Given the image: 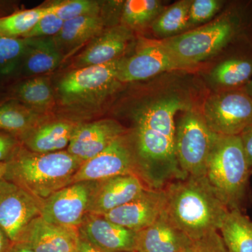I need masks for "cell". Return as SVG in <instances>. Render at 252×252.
<instances>
[{
	"mask_svg": "<svg viewBox=\"0 0 252 252\" xmlns=\"http://www.w3.org/2000/svg\"><path fill=\"white\" fill-rule=\"evenodd\" d=\"M193 107L185 94L174 91L144 99L133 109L132 142L136 157L144 168L164 173L177 167L175 117Z\"/></svg>",
	"mask_w": 252,
	"mask_h": 252,
	"instance_id": "6da1fadb",
	"label": "cell"
},
{
	"mask_svg": "<svg viewBox=\"0 0 252 252\" xmlns=\"http://www.w3.org/2000/svg\"><path fill=\"white\" fill-rule=\"evenodd\" d=\"M159 41L184 69H189L233 46L252 42V10L235 3L204 26Z\"/></svg>",
	"mask_w": 252,
	"mask_h": 252,
	"instance_id": "7a4b0ae2",
	"label": "cell"
},
{
	"mask_svg": "<svg viewBox=\"0 0 252 252\" xmlns=\"http://www.w3.org/2000/svg\"><path fill=\"white\" fill-rule=\"evenodd\" d=\"M164 189V213L193 241L220 229L229 210L205 177L188 176L170 182Z\"/></svg>",
	"mask_w": 252,
	"mask_h": 252,
	"instance_id": "3957f363",
	"label": "cell"
},
{
	"mask_svg": "<svg viewBox=\"0 0 252 252\" xmlns=\"http://www.w3.org/2000/svg\"><path fill=\"white\" fill-rule=\"evenodd\" d=\"M83 162L67 150L38 154L21 145L12 158L6 162L4 179L42 202L72 185L73 177Z\"/></svg>",
	"mask_w": 252,
	"mask_h": 252,
	"instance_id": "277c9868",
	"label": "cell"
},
{
	"mask_svg": "<svg viewBox=\"0 0 252 252\" xmlns=\"http://www.w3.org/2000/svg\"><path fill=\"white\" fill-rule=\"evenodd\" d=\"M251 172L240 136L217 135L205 177L228 210L243 211Z\"/></svg>",
	"mask_w": 252,
	"mask_h": 252,
	"instance_id": "5b68a950",
	"label": "cell"
},
{
	"mask_svg": "<svg viewBox=\"0 0 252 252\" xmlns=\"http://www.w3.org/2000/svg\"><path fill=\"white\" fill-rule=\"evenodd\" d=\"M122 59L100 65L72 69L57 86L60 101L72 109L98 106L117 90Z\"/></svg>",
	"mask_w": 252,
	"mask_h": 252,
	"instance_id": "8992f818",
	"label": "cell"
},
{
	"mask_svg": "<svg viewBox=\"0 0 252 252\" xmlns=\"http://www.w3.org/2000/svg\"><path fill=\"white\" fill-rule=\"evenodd\" d=\"M217 134L212 132L200 111L182 112L176 124L175 152L181 170L190 177H205Z\"/></svg>",
	"mask_w": 252,
	"mask_h": 252,
	"instance_id": "52a82bcc",
	"label": "cell"
},
{
	"mask_svg": "<svg viewBox=\"0 0 252 252\" xmlns=\"http://www.w3.org/2000/svg\"><path fill=\"white\" fill-rule=\"evenodd\" d=\"M201 114L217 135L239 136L252 124V97L243 89L215 92L204 101Z\"/></svg>",
	"mask_w": 252,
	"mask_h": 252,
	"instance_id": "ba28073f",
	"label": "cell"
},
{
	"mask_svg": "<svg viewBox=\"0 0 252 252\" xmlns=\"http://www.w3.org/2000/svg\"><path fill=\"white\" fill-rule=\"evenodd\" d=\"M96 181L80 182L64 187L41 202L40 217L53 224L79 228L88 213Z\"/></svg>",
	"mask_w": 252,
	"mask_h": 252,
	"instance_id": "9c48e42d",
	"label": "cell"
},
{
	"mask_svg": "<svg viewBox=\"0 0 252 252\" xmlns=\"http://www.w3.org/2000/svg\"><path fill=\"white\" fill-rule=\"evenodd\" d=\"M130 174L139 177L133 146L128 137L124 135L101 153L83 162L73 177L72 184Z\"/></svg>",
	"mask_w": 252,
	"mask_h": 252,
	"instance_id": "30bf717a",
	"label": "cell"
},
{
	"mask_svg": "<svg viewBox=\"0 0 252 252\" xmlns=\"http://www.w3.org/2000/svg\"><path fill=\"white\" fill-rule=\"evenodd\" d=\"M41 205L24 189L4 179L0 181V228L13 243L18 241L32 220L40 216Z\"/></svg>",
	"mask_w": 252,
	"mask_h": 252,
	"instance_id": "8fae6325",
	"label": "cell"
},
{
	"mask_svg": "<svg viewBox=\"0 0 252 252\" xmlns=\"http://www.w3.org/2000/svg\"><path fill=\"white\" fill-rule=\"evenodd\" d=\"M184 69L159 40L146 41L130 57L122 60L121 83L146 80L169 71Z\"/></svg>",
	"mask_w": 252,
	"mask_h": 252,
	"instance_id": "7c38bea8",
	"label": "cell"
},
{
	"mask_svg": "<svg viewBox=\"0 0 252 252\" xmlns=\"http://www.w3.org/2000/svg\"><path fill=\"white\" fill-rule=\"evenodd\" d=\"M165 205V189L147 188L137 198L102 217L116 224L139 232L161 216Z\"/></svg>",
	"mask_w": 252,
	"mask_h": 252,
	"instance_id": "4fadbf2b",
	"label": "cell"
},
{
	"mask_svg": "<svg viewBox=\"0 0 252 252\" xmlns=\"http://www.w3.org/2000/svg\"><path fill=\"white\" fill-rule=\"evenodd\" d=\"M126 133L125 128L112 119L79 123L67 151L81 161L85 162L101 153Z\"/></svg>",
	"mask_w": 252,
	"mask_h": 252,
	"instance_id": "5bb4252c",
	"label": "cell"
},
{
	"mask_svg": "<svg viewBox=\"0 0 252 252\" xmlns=\"http://www.w3.org/2000/svg\"><path fill=\"white\" fill-rule=\"evenodd\" d=\"M144 183L140 177L132 174L96 181L88 213L103 216L129 203L147 189Z\"/></svg>",
	"mask_w": 252,
	"mask_h": 252,
	"instance_id": "9a60e30c",
	"label": "cell"
},
{
	"mask_svg": "<svg viewBox=\"0 0 252 252\" xmlns=\"http://www.w3.org/2000/svg\"><path fill=\"white\" fill-rule=\"evenodd\" d=\"M79 236L104 252H135L137 232L116 224L102 216L87 213Z\"/></svg>",
	"mask_w": 252,
	"mask_h": 252,
	"instance_id": "2e32d148",
	"label": "cell"
},
{
	"mask_svg": "<svg viewBox=\"0 0 252 252\" xmlns=\"http://www.w3.org/2000/svg\"><path fill=\"white\" fill-rule=\"evenodd\" d=\"M208 74L215 92L243 89L252 80V42L230 48Z\"/></svg>",
	"mask_w": 252,
	"mask_h": 252,
	"instance_id": "e0dca14e",
	"label": "cell"
},
{
	"mask_svg": "<svg viewBox=\"0 0 252 252\" xmlns=\"http://www.w3.org/2000/svg\"><path fill=\"white\" fill-rule=\"evenodd\" d=\"M133 36V31L122 24L104 30L75 58L73 69L100 65L122 59Z\"/></svg>",
	"mask_w": 252,
	"mask_h": 252,
	"instance_id": "ac0fdd59",
	"label": "cell"
},
{
	"mask_svg": "<svg viewBox=\"0 0 252 252\" xmlns=\"http://www.w3.org/2000/svg\"><path fill=\"white\" fill-rule=\"evenodd\" d=\"M79 238L77 228L53 224L39 216L26 227L18 241L35 252H72L78 248Z\"/></svg>",
	"mask_w": 252,
	"mask_h": 252,
	"instance_id": "d6986e66",
	"label": "cell"
},
{
	"mask_svg": "<svg viewBox=\"0 0 252 252\" xmlns=\"http://www.w3.org/2000/svg\"><path fill=\"white\" fill-rule=\"evenodd\" d=\"M193 243L163 212L154 223L137 232L135 252H184L190 250Z\"/></svg>",
	"mask_w": 252,
	"mask_h": 252,
	"instance_id": "ffe728a7",
	"label": "cell"
},
{
	"mask_svg": "<svg viewBox=\"0 0 252 252\" xmlns=\"http://www.w3.org/2000/svg\"><path fill=\"white\" fill-rule=\"evenodd\" d=\"M78 124L67 119L50 120L18 138L23 147L34 153L61 152L67 149Z\"/></svg>",
	"mask_w": 252,
	"mask_h": 252,
	"instance_id": "44dd1931",
	"label": "cell"
},
{
	"mask_svg": "<svg viewBox=\"0 0 252 252\" xmlns=\"http://www.w3.org/2000/svg\"><path fill=\"white\" fill-rule=\"evenodd\" d=\"M104 30V21L100 14L82 16L64 21L62 29L53 37L63 59Z\"/></svg>",
	"mask_w": 252,
	"mask_h": 252,
	"instance_id": "7402d4cb",
	"label": "cell"
},
{
	"mask_svg": "<svg viewBox=\"0 0 252 252\" xmlns=\"http://www.w3.org/2000/svg\"><path fill=\"white\" fill-rule=\"evenodd\" d=\"M26 39L27 49L20 73L26 77H37L59 67L63 57L53 37Z\"/></svg>",
	"mask_w": 252,
	"mask_h": 252,
	"instance_id": "603a6c76",
	"label": "cell"
},
{
	"mask_svg": "<svg viewBox=\"0 0 252 252\" xmlns=\"http://www.w3.org/2000/svg\"><path fill=\"white\" fill-rule=\"evenodd\" d=\"M51 120L49 114L36 112L15 99H6L0 103V131L16 137Z\"/></svg>",
	"mask_w": 252,
	"mask_h": 252,
	"instance_id": "cb8c5ba5",
	"label": "cell"
},
{
	"mask_svg": "<svg viewBox=\"0 0 252 252\" xmlns=\"http://www.w3.org/2000/svg\"><path fill=\"white\" fill-rule=\"evenodd\" d=\"M26 104L36 112L49 114L55 104L54 89L49 78L33 77L10 88L9 99Z\"/></svg>",
	"mask_w": 252,
	"mask_h": 252,
	"instance_id": "d4e9b609",
	"label": "cell"
},
{
	"mask_svg": "<svg viewBox=\"0 0 252 252\" xmlns=\"http://www.w3.org/2000/svg\"><path fill=\"white\" fill-rule=\"evenodd\" d=\"M220 231L229 252H252V220L241 210H229Z\"/></svg>",
	"mask_w": 252,
	"mask_h": 252,
	"instance_id": "484cf974",
	"label": "cell"
},
{
	"mask_svg": "<svg viewBox=\"0 0 252 252\" xmlns=\"http://www.w3.org/2000/svg\"><path fill=\"white\" fill-rule=\"evenodd\" d=\"M192 1L181 0L164 9L151 25L154 34L165 39L189 31V9Z\"/></svg>",
	"mask_w": 252,
	"mask_h": 252,
	"instance_id": "4316f807",
	"label": "cell"
},
{
	"mask_svg": "<svg viewBox=\"0 0 252 252\" xmlns=\"http://www.w3.org/2000/svg\"><path fill=\"white\" fill-rule=\"evenodd\" d=\"M164 9L159 0H127L122 8V25L132 31L143 29L151 26Z\"/></svg>",
	"mask_w": 252,
	"mask_h": 252,
	"instance_id": "83f0119b",
	"label": "cell"
},
{
	"mask_svg": "<svg viewBox=\"0 0 252 252\" xmlns=\"http://www.w3.org/2000/svg\"><path fill=\"white\" fill-rule=\"evenodd\" d=\"M54 3L44 7L16 11L0 18V36L23 37L46 14L54 11Z\"/></svg>",
	"mask_w": 252,
	"mask_h": 252,
	"instance_id": "f1b7e54d",
	"label": "cell"
},
{
	"mask_svg": "<svg viewBox=\"0 0 252 252\" xmlns=\"http://www.w3.org/2000/svg\"><path fill=\"white\" fill-rule=\"evenodd\" d=\"M27 46L26 38L0 36V78L19 73Z\"/></svg>",
	"mask_w": 252,
	"mask_h": 252,
	"instance_id": "f546056e",
	"label": "cell"
},
{
	"mask_svg": "<svg viewBox=\"0 0 252 252\" xmlns=\"http://www.w3.org/2000/svg\"><path fill=\"white\" fill-rule=\"evenodd\" d=\"M54 13L66 21L82 16L100 14V3L94 0H65L54 3Z\"/></svg>",
	"mask_w": 252,
	"mask_h": 252,
	"instance_id": "4dcf8cb0",
	"label": "cell"
},
{
	"mask_svg": "<svg viewBox=\"0 0 252 252\" xmlns=\"http://www.w3.org/2000/svg\"><path fill=\"white\" fill-rule=\"evenodd\" d=\"M223 5L224 1L220 0H193L189 9V31L190 28L212 21Z\"/></svg>",
	"mask_w": 252,
	"mask_h": 252,
	"instance_id": "1f68e13d",
	"label": "cell"
},
{
	"mask_svg": "<svg viewBox=\"0 0 252 252\" xmlns=\"http://www.w3.org/2000/svg\"><path fill=\"white\" fill-rule=\"evenodd\" d=\"M64 22L52 11L43 16L22 38L54 37L62 29Z\"/></svg>",
	"mask_w": 252,
	"mask_h": 252,
	"instance_id": "d6a6232c",
	"label": "cell"
},
{
	"mask_svg": "<svg viewBox=\"0 0 252 252\" xmlns=\"http://www.w3.org/2000/svg\"><path fill=\"white\" fill-rule=\"evenodd\" d=\"M192 252H229L218 232L193 241Z\"/></svg>",
	"mask_w": 252,
	"mask_h": 252,
	"instance_id": "836d02e7",
	"label": "cell"
},
{
	"mask_svg": "<svg viewBox=\"0 0 252 252\" xmlns=\"http://www.w3.org/2000/svg\"><path fill=\"white\" fill-rule=\"evenodd\" d=\"M21 146L16 135L0 131V163L9 161Z\"/></svg>",
	"mask_w": 252,
	"mask_h": 252,
	"instance_id": "e575fe53",
	"label": "cell"
},
{
	"mask_svg": "<svg viewBox=\"0 0 252 252\" xmlns=\"http://www.w3.org/2000/svg\"><path fill=\"white\" fill-rule=\"evenodd\" d=\"M239 136L243 144L249 167L252 170V124L247 127Z\"/></svg>",
	"mask_w": 252,
	"mask_h": 252,
	"instance_id": "d590c367",
	"label": "cell"
},
{
	"mask_svg": "<svg viewBox=\"0 0 252 252\" xmlns=\"http://www.w3.org/2000/svg\"><path fill=\"white\" fill-rule=\"evenodd\" d=\"M7 252H35L33 249L24 242L18 241L11 244Z\"/></svg>",
	"mask_w": 252,
	"mask_h": 252,
	"instance_id": "8d00e7d4",
	"label": "cell"
},
{
	"mask_svg": "<svg viewBox=\"0 0 252 252\" xmlns=\"http://www.w3.org/2000/svg\"><path fill=\"white\" fill-rule=\"evenodd\" d=\"M79 238H79V245H78V250L79 252H104L91 245L84 239L81 238L80 236Z\"/></svg>",
	"mask_w": 252,
	"mask_h": 252,
	"instance_id": "74e56055",
	"label": "cell"
},
{
	"mask_svg": "<svg viewBox=\"0 0 252 252\" xmlns=\"http://www.w3.org/2000/svg\"><path fill=\"white\" fill-rule=\"evenodd\" d=\"M12 243L4 230L0 228V252H7Z\"/></svg>",
	"mask_w": 252,
	"mask_h": 252,
	"instance_id": "f35d334b",
	"label": "cell"
},
{
	"mask_svg": "<svg viewBox=\"0 0 252 252\" xmlns=\"http://www.w3.org/2000/svg\"><path fill=\"white\" fill-rule=\"evenodd\" d=\"M9 3L8 1H0V18L4 17V14L7 10H9Z\"/></svg>",
	"mask_w": 252,
	"mask_h": 252,
	"instance_id": "ab89813d",
	"label": "cell"
},
{
	"mask_svg": "<svg viewBox=\"0 0 252 252\" xmlns=\"http://www.w3.org/2000/svg\"><path fill=\"white\" fill-rule=\"evenodd\" d=\"M6 171V162L0 163V181L3 180Z\"/></svg>",
	"mask_w": 252,
	"mask_h": 252,
	"instance_id": "60d3db41",
	"label": "cell"
},
{
	"mask_svg": "<svg viewBox=\"0 0 252 252\" xmlns=\"http://www.w3.org/2000/svg\"><path fill=\"white\" fill-rule=\"evenodd\" d=\"M244 91L252 97V79L243 88Z\"/></svg>",
	"mask_w": 252,
	"mask_h": 252,
	"instance_id": "b9f144b4",
	"label": "cell"
},
{
	"mask_svg": "<svg viewBox=\"0 0 252 252\" xmlns=\"http://www.w3.org/2000/svg\"><path fill=\"white\" fill-rule=\"evenodd\" d=\"M184 252H192V248L190 249V250H187V251H185Z\"/></svg>",
	"mask_w": 252,
	"mask_h": 252,
	"instance_id": "7bdbcfd3",
	"label": "cell"
},
{
	"mask_svg": "<svg viewBox=\"0 0 252 252\" xmlns=\"http://www.w3.org/2000/svg\"><path fill=\"white\" fill-rule=\"evenodd\" d=\"M72 252H79V250H78V248H77V250H74V251H73Z\"/></svg>",
	"mask_w": 252,
	"mask_h": 252,
	"instance_id": "ee69618b",
	"label": "cell"
},
{
	"mask_svg": "<svg viewBox=\"0 0 252 252\" xmlns=\"http://www.w3.org/2000/svg\"></svg>",
	"mask_w": 252,
	"mask_h": 252,
	"instance_id": "f6af8a7d",
	"label": "cell"
}]
</instances>
